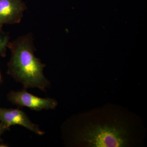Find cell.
Returning <instances> with one entry per match:
<instances>
[{"instance_id":"cell-1","label":"cell","mask_w":147,"mask_h":147,"mask_svg":"<svg viewBox=\"0 0 147 147\" xmlns=\"http://www.w3.org/2000/svg\"><path fill=\"white\" fill-rule=\"evenodd\" d=\"M7 47L11 52L7 64V74L25 89L36 88L45 91L50 82L44 76L46 65L34 55L36 51L31 33L19 37L9 42Z\"/></svg>"},{"instance_id":"cell-2","label":"cell","mask_w":147,"mask_h":147,"mask_svg":"<svg viewBox=\"0 0 147 147\" xmlns=\"http://www.w3.org/2000/svg\"><path fill=\"white\" fill-rule=\"evenodd\" d=\"M87 118L76 132L80 144L90 147H127L131 143V129L125 118L105 115Z\"/></svg>"},{"instance_id":"cell-3","label":"cell","mask_w":147,"mask_h":147,"mask_svg":"<svg viewBox=\"0 0 147 147\" xmlns=\"http://www.w3.org/2000/svg\"><path fill=\"white\" fill-rule=\"evenodd\" d=\"M7 98L13 104L28 107L36 111L54 109L58 105L57 102L55 99L38 97L25 90L11 91L7 95Z\"/></svg>"},{"instance_id":"cell-4","label":"cell","mask_w":147,"mask_h":147,"mask_svg":"<svg viewBox=\"0 0 147 147\" xmlns=\"http://www.w3.org/2000/svg\"><path fill=\"white\" fill-rule=\"evenodd\" d=\"M0 121L9 128L12 125H18L38 135L44 134L38 125L33 123L26 113L19 109L0 108Z\"/></svg>"},{"instance_id":"cell-5","label":"cell","mask_w":147,"mask_h":147,"mask_svg":"<svg viewBox=\"0 0 147 147\" xmlns=\"http://www.w3.org/2000/svg\"><path fill=\"white\" fill-rule=\"evenodd\" d=\"M26 9L23 0H0V26L19 24Z\"/></svg>"},{"instance_id":"cell-6","label":"cell","mask_w":147,"mask_h":147,"mask_svg":"<svg viewBox=\"0 0 147 147\" xmlns=\"http://www.w3.org/2000/svg\"><path fill=\"white\" fill-rule=\"evenodd\" d=\"M2 27L0 26V55L3 57H5L9 37L8 34L3 30Z\"/></svg>"},{"instance_id":"cell-7","label":"cell","mask_w":147,"mask_h":147,"mask_svg":"<svg viewBox=\"0 0 147 147\" xmlns=\"http://www.w3.org/2000/svg\"><path fill=\"white\" fill-rule=\"evenodd\" d=\"M9 129V128L7 127L2 122H1L0 123V142L1 141V136L2 134L6 130H7V129Z\"/></svg>"},{"instance_id":"cell-8","label":"cell","mask_w":147,"mask_h":147,"mask_svg":"<svg viewBox=\"0 0 147 147\" xmlns=\"http://www.w3.org/2000/svg\"><path fill=\"white\" fill-rule=\"evenodd\" d=\"M1 74H0V81H1Z\"/></svg>"}]
</instances>
